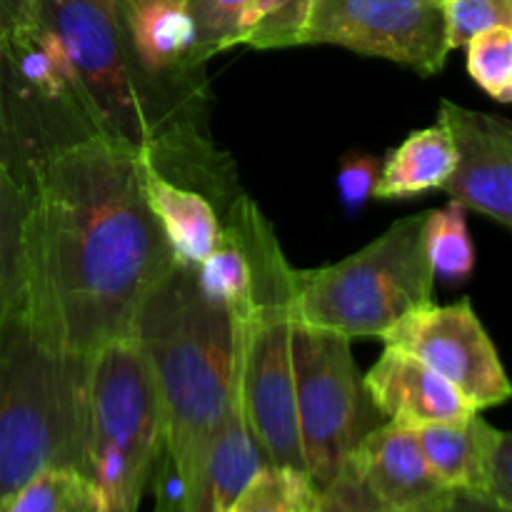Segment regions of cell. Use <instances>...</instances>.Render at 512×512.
I'll use <instances>...</instances> for the list:
<instances>
[{
  "mask_svg": "<svg viewBox=\"0 0 512 512\" xmlns=\"http://www.w3.org/2000/svg\"><path fill=\"white\" fill-rule=\"evenodd\" d=\"M140 153L105 135L30 170L28 310L48 340L88 358L135 333L175 263L145 198Z\"/></svg>",
  "mask_w": 512,
  "mask_h": 512,
  "instance_id": "cell-1",
  "label": "cell"
},
{
  "mask_svg": "<svg viewBox=\"0 0 512 512\" xmlns=\"http://www.w3.org/2000/svg\"><path fill=\"white\" fill-rule=\"evenodd\" d=\"M78 73L98 133L148 158L165 178L198 190L220 218L243 190L235 163L210 135V90L180 88L140 65L123 0H33Z\"/></svg>",
  "mask_w": 512,
  "mask_h": 512,
  "instance_id": "cell-2",
  "label": "cell"
},
{
  "mask_svg": "<svg viewBox=\"0 0 512 512\" xmlns=\"http://www.w3.org/2000/svg\"><path fill=\"white\" fill-rule=\"evenodd\" d=\"M135 338L158 385L163 445L155 465V508L175 503L198 478L238 380L235 323L208 303L193 270L173 263L140 308Z\"/></svg>",
  "mask_w": 512,
  "mask_h": 512,
  "instance_id": "cell-3",
  "label": "cell"
},
{
  "mask_svg": "<svg viewBox=\"0 0 512 512\" xmlns=\"http://www.w3.org/2000/svg\"><path fill=\"white\" fill-rule=\"evenodd\" d=\"M223 223L250 265V303L233 315L238 388L265 460L305 473L293 388V278L275 230L245 193Z\"/></svg>",
  "mask_w": 512,
  "mask_h": 512,
  "instance_id": "cell-4",
  "label": "cell"
},
{
  "mask_svg": "<svg viewBox=\"0 0 512 512\" xmlns=\"http://www.w3.org/2000/svg\"><path fill=\"white\" fill-rule=\"evenodd\" d=\"M88 358L43 335L28 300L0 325V500L50 468L88 478Z\"/></svg>",
  "mask_w": 512,
  "mask_h": 512,
  "instance_id": "cell-5",
  "label": "cell"
},
{
  "mask_svg": "<svg viewBox=\"0 0 512 512\" xmlns=\"http://www.w3.org/2000/svg\"><path fill=\"white\" fill-rule=\"evenodd\" d=\"M423 225L425 213L408 215L340 263L295 270L293 318L353 343L380 340L410 310L435 303Z\"/></svg>",
  "mask_w": 512,
  "mask_h": 512,
  "instance_id": "cell-6",
  "label": "cell"
},
{
  "mask_svg": "<svg viewBox=\"0 0 512 512\" xmlns=\"http://www.w3.org/2000/svg\"><path fill=\"white\" fill-rule=\"evenodd\" d=\"M88 478L105 512H140L163 445L158 385L135 335L88 355Z\"/></svg>",
  "mask_w": 512,
  "mask_h": 512,
  "instance_id": "cell-7",
  "label": "cell"
},
{
  "mask_svg": "<svg viewBox=\"0 0 512 512\" xmlns=\"http://www.w3.org/2000/svg\"><path fill=\"white\" fill-rule=\"evenodd\" d=\"M0 78L15 150V178L98 133L78 73L50 30L30 20L0 38Z\"/></svg>",
  "mask_w": 512,
  "mask_h": 512,
  "instance_id": "cell-8",
  "label": "cell"
},
{
  "mask_svg": "<svg viewBox=\"0 0 512 512\" xmlns=\"http://www.w3.org/2000/svg\"><path fill=\"white\" fill-rule=\"evenodd\" d=\"M293 388L305 475L323 490L378 423L350 340L293 318Z\"/></svg>",
  "mask_w": 512,
  "mask_h": 512,
  "instance_id": "cell-9",
  "label": "cell"
},
{
  "mask_svg": "<svg viewBox=\"0 0 512 512\" xmlns=\"http://www.w3.org/2000/svg\"><path fill=\"white\" fill-rule=\"evenodd\" d=\"M300 45H338L430 78L450 55L445 0H310Z\"/></svg>",
  "mask_w": 512,
  "mask_h": 512,
  "instance_id": "cell-10",
  "label": "cell"
},
{
  "mask_svg": "<svg viewBox=\"0 0 512 512\" xmlns=\"http://www.w3.org/2000/svg\"><path fill=\"white\" fill-rule=\"evenodd\" d=\"M380 340L423 360L478 413L510 398V380L498 348L468 300L410 310Z\"/></svg>",
  "mask_w": 512,
  "mask_h": 512,
  "instance_id": "cell-11",
  "label": "cell"
},
{
  "mask_svg": "<svg viewBox=\"0 0 512 512\" xmlns=\"http://www.w3.org/2000/svg\"><path fill=\"white\" fill-rule=\"evenodd\" d=\"M438 123L455 148V170L445 193L465 210L493 223L512 225V125L508 118L463 108L453 100L440 103Z\"/></svg>",
  "mask_w": 512,
  "mask_h": 512,
  "instance_id": "cell-12",
  "label": "cell"
},
{
  "mask_svg": "<svg viewBox=\"0 0 512 512\" xmlns=\"http://www.w3.org/2000/svg\"><path fill=\"white\" fill-rule=\"evenodd\" d=\"M425 460L448 488L512 512V435L478 413L460 423L415 425Z\"/></svg>",
  "mask_w": 512,
  "mask_h": 512,
  "instance_id": "cell-13",
  "label": "cell"
},
{
  "mask_svg": "<svg viewBox=\"0 0 512 512\" xmlns=\"http://www.w3.org/2000/svg\"><path fill=\"white\" fill-rule=\"evenodd\" d=\"M343 468L350 470L370 503L380 510L433 508L458 495L430 468L415 430L395 420L375 425L355 445Z\"/></svg>",
  "mask_w": 512,
  "mask_h": 512,
  "instance_id": "cell-14",
  "label": "cell"
},
{
  "mask_svg": "<svg viewBox=\"0 0 512 512\" xmlns=\"http://www.w3.org/2000/svg\"><path fill=\"white\" fill-rule=\"evenodd\" d=\"M365 393L385 420L410 428L428 423H460L478 410L433 368L405 350L385 345L378 363L363 375Z\"/></svg>",
  "mask_w": 512,
  "mask_h": 512,
  "instance_id": "cell-15",
  "label": "cell"
},
{
  "mask_svg": "<svg viewBox=\"0 0 512 512\" xmlns=\"http://www.w3.org/2000/svg\"><path fill=\"white\" fill-rule=\"evenodd\" d=\"M123 15L130 48L145 70L170 85L210 90L183 0H123Z\"/></svg>",
  "mask_w": 512,
  "mask_h": 512,
  "instance_id": "cell-16",
  "label": "cell"
},
{
  "mask_svg": "<svg viewBox=\"0 0 512 512\" xmlns=\"http://www.w3.org/2000/svg\"><path fill=\"white\" fill-rule=\"evenodd\" d=\"M263 465H268V460L245 418L238 380H235L228 415L198 478L183 498L165 508H155V512H225Z\"/></svg>",
  "mask_w": 512,
  "mask_h": 512,
  "instance_id": "cell-17",
  "label": "cell"
},
{
  "mask_svg": "<svg viewBox=\"0 0 512 512\" xmlns=\"http://www.w3.org/2000/svg\"><path fill=\"white\" fill-rule=\"evenodd\" d=\"M145 198L168 243L170 255L183 268L195 270L225 238V225L215 205L198 190L165 178L145 163Z\"/></svg>",
  "mask_w": 512,
  "mask_h": 512,
  "instance_id": "cell-18",
  "label": "cell"
},
{
  "mask_svg": "<svg viewBox=\"0 0 512 512\" xmlns=\"http://www.w3.org/2000/svg\"><path fill=\"white\" fill-rule=\"evenodd\" d=\"M455 170V148L443 125L413 130L380 165L373 198L410 200L443 190Z\"/></svg>",
  "mask_w": 512,
  "mask_h": 512,
  "instance_id": "cell-19",
  "label": "cell"
},
{
  "mask_svg": "<svg viewBox=\"0 0 512 512\" xmlns=\"http://www.w3.org/2000/svg\"><path fill=\"white\" fill-rule=\"evenodd\" d=\"M28 300V193L0 163V325Z\"/></svg>",
  "mask_w": 512,
  "mask_h": 512,
  "instance_id": "cell-20",
  "label": "cell"
},
{
  "mask_svg": "<svg viewBox=\"0 0 512 512\" xmlns=\"http://www.w3.org/2000/svg\"><path fill=\"white\" fill-rule=\"evenodd\" d=\"M468 210L450 198L445 208L428 210L423 225L425 255L435 280L460 285L475 270V245L468 230Z\"/></svg>",
  "mask_w": 512,
  "mask_h": 512,
  "instance_id": "cell-21",
  "label": "cell"
},
{
  "mask_svg": "<svg viewBox=\"0 0 512 512\" xmlns=\"http://www.w3.org/2000/svg\"><path fill=\"white\" fill-rule=\"evenodd\" d=\"M0 512H105L90 478L78 470L50 468L0 500Z\"/></svg>",
  "mask_w": 512,
  "mask_h": 512,
  "instance_id": "cell-22",
  "label": "cell"
},
{
  "mask_svg": "<svg viewBox=\"0 0 512 512\" xmlns=\"http://www.w3.org/2000/svg\"><path fill=\"white\" fill-rule=\"evenodd\" d=\"M318 505V490L305 473L263 465L225 512H305Z\"/></svg>",
  "mask_w": 512,
  "mask_h": 512,
  "instance_id": "cell-23",
  "label": "cell"
},
{
  "mask_svg": "<svg viewBox=\"0 0 512 512\" xmlns=\"http://www.w3.org/2000/svg\"><path fill=\"white\" fill-rule=\"evenodd\" d=\"M225 225V223H223ZM195 285L208 303L238 313L250 303V265L238 240L225 228V238L198 268Z\"/></svg>",
  "mask_w": 512,
  "mask_h": 512,
  "instance_id": "cell-24",
  "label": "cell"
},
{
  "mask_svg": "<svg viewBox=\"0 0 512 512\" xmlns=\"http://www.w3.org/2000/svg\"><path fill=\"white\" fill-rule=\"evenodd\" d=\"M310 0H253L245 13L240 45L255 50H280L300 45Z\"/></svg>",
  "mask_w": 512,
  "mask_h": 512,
  "instance_id": "cell-25",
  "label": "cell"
},
{
  "mask_svg": "<svg viewBox=\"0 0 512 512\" xmlns=\"http://www.w3.org/2000/svg\"><path fill=\"white\" fill-rule=\"evenodd\" d=\"M468 75L498 103L512 100V28H490L465 43Z\"/></svg>",
  "mask_w": 512,
  "mask_h": 512,
  "instance_id": "cell-26",
  "label": "cell"
},
{
  "mask_svg": "<svg viewBox=\"0 0 512 512\" xmlns=\"http://www.w3.org/2000/svg\"><path fill=\"white\" fill-rule=\"evenodd\" d=\"M250 3L253 0H183L198 30V50L203 63L240 45Z\"/></svg>",
  "mask_w": 512,
  "mask_h": 512,
  "instance_id": "cell-27",
  "label": "cell"
},
{
  "mask_svg": "<svg viewBox=\"0 0 512 512\" xmlns=\"http://www.w3.org/2000/svg\"><path fill=\"white\" fill-rule=\"evenodd\" d=\"M318 503L323 512H393V510H380L370 503L368 495L363 493V488L358 485V480L350 475L348 468H343L338 473V478L323 488L318 493ZM408 512H508L500 510L495 505L483 503L478 498H470V495L458 493L455 498L445 500V503L433 505V508H420V510H408Z\"/></svg>",
  "mask_w": 512,
  "mask_h": 512,
  "instance_id": "cell-28",
  "label": "cell"
},
{
  "mask_svg": "<svg viewBox=\"0 0 512 512\" xmlns=\"http://www.w3.org/2000/svg\"><path fill=\"white\" fill-rule=\"evenodd\" d=\"M490 28H512V0H445L448 48H465L470 38Z\"/></svg>",
  "mask_w": 512,
  "mask_h": 512,
  "instance_id": "cell-29",
  "label": "cell"
},
{
  "mask_svg": "<svg viewBox=\"0 0 512 512\" xmlns=\"http://www.w3.org/2000/svg\"><path fill=\"white\" fill-rule=\"evenodd\" d=\"M380 165L383 160L370 153H358V150L340 160L338 173H335V188H338L340 208L348 218H358L368 200L373 198Z\"/></svg>",
  "mask_w": 512,
  "mask_h": 512,
  "instance_id": "cell-30",
  "label": "cell"
},
{
  "mask_svg": "<svg viewBox=\"0 0 512 512\" xmlns=\"http://www.w3.org/2000/svg\"><path fill=\"white\" fill-rule=\"evenodd\" d=\"M33 20V0H0V38Z\"/></svg>",
  "mask_w": 512,
  "mask_h": 512,
  "instance_id": "cell-31",
  "label": "cell"
},
{
  "mask_svg": "<svg viewBox=\"0 0 512 512\" xmlns=\"http://www.w3.org/2000/svg\"><path fill=\"white\" fill-rule=\"evenodd\" d=\"M0 163L15 175V150H13V138H10V128H8V113H5L3 78H0Z\"/></svg>",
  "mask_w": 512,
  "mask_h": 512,
  "instance_id": "cell-32",
  "label": "cell"
},
{
  "mask_svg": "<svg viewBox=\"0 0 512 512\" xmlns=\"http://www.w3.org/2000/svg\"><path fill=\"white\" fill-rule=\"evenodd\" d=\"M305 512H323V510H320V503H318V505H315V508H310V510H305Z\"/></svg>",
  "mask_w": 512,
  "mask_h": 512,
  "instance_id": "cell-33",
  "label": "cell"
}]
</instances>
